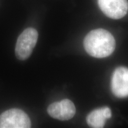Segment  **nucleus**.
<instances>
[{"label": "nucleus", "mask_w": 128, "mask_h": 128, "mask_svg": "<svg viewBox=\"0 0 128 128\" xmlns=\"http://www.w3.org/2000/svg\"><path fill=\"white\" fill-rule=\"evenodd\" d=\"M114 37L109 32L98 28L88 33L84 40V47L90 55L97 58L110 56L115 49Z\"/></svg>", "instance_id": "obj_1"}, {"label": "nucleus", "mask_w": 128, "mask_h": 128, "mask_svg": "<svg viewBox=\"0 0 128 128\" xmlns=\"http://www.w3.org/2000/svg\"><path fill=\"white\" fill-rule=\"evenodd\" d=\"M98 4L106 16L115 20L123 18L128 11V0H98Z\"/></svg>", "instance_id": "obj_4"}, {"label": "nucleus", "mask_w": 128, "mask_h": 128, "mask_svg": "<svg viewBox=\"0 0 128 128\" xmlns=\"http://www.w3.org/2000/svg\"><path fill=\"white\" fill-rule=\"evenodd\" d=\"M111 87L116 97H128V68L121 66L115 70L112 76Z\"/></svg>", "instance_id": "obj_6"}, {"label": "nucleus", "mask_w": 128, "mask_h": 128, "mask_svg": "<svg viewBox=\"0 0 128 128\" xmlns=\"http://www.w3.org/2000/svg\"><path fill=\"white\" fill-rule=\"evenodd\" d=\"M47 111L49 116L54 119L68 120L76 114V108L72 101L64 99L51 104L48 108Z\"/></svg>", "instance_id": "obj_5"}, {"label": "nucleus", "mask_w": 128, "mask_h": 128, "mask_svg": "<svg viewBox=\"0 0 128 128\" xmlns=\"http://www.w3.org/2000/svg\"><path fill=\"white\" fill-rule=\"evenodd\" d=\"M112 116L110 108L106 107L96 109L91 112L87 117V124L93 128H102L104 126L106 120Z\"/></svg>", "instance_id": "obj_7"}, {"label": "nucleus", "mask_w": 128, "mask_h": 128, "mask_svg": "<svg viewBox=\"0 0 128 128\" xmlns=\"http://www.w3.org/2000/svg\"><path fill=\"white\" fill-rule=\"evenodd\" d=\"M31 125L28 115L19 108H11L0 115V128H29Z\"/></svg>", "instance_id": "obj_3"}, {"label": "nucleus", "mask_w": 128, "mask_h": 128, "mask_svg": "<svg viewBox=\"0 0 128 128\" xmlns=\"http://www.w3.org/2000/svg\"><path fill=\"white\" fill-rule=\"evenodd\" d=\"M38 40V32L34 28L25 29L17 39L15 54L19 60H28L32 55Z\"/></svg>", "instance_id": "obj_2"}]
</instances>
